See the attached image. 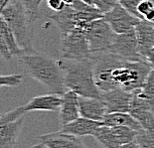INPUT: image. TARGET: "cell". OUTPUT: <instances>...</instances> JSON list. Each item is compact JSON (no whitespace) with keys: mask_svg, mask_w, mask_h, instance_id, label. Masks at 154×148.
Here are the masks:
<instances>
[{"mask_svg":"<svg viewBox=\"0 0 154 148\" xmlns=\"http://www.w3.org/2000/svg\"><path fill=\"white\" fill-rule=\"evenodd\" d=\"M39 141L47 148H88L78 136L62 130L41 135Z\"/></svg>","mask_w":154,"mask_h":148,"instance_id":"obj_13","label":"cell"},{"mask_svg":"<svg viewBox=\"0 0 154 148\" xmlns=\"http://www.w3.org/2000/svg\"><path fill=\"white\" fill-rule=\"evenodd\" d=\"M60 122L62 126L72 122L81 117L79 94L74 91H67L62 94V104L60 107Z\"/></svg>","mask_w":154,"mask_h":148,"instance_id":"obj_14","label":"cell"},{"mask_svg":"<svg viewBox=\"0 0 154 148\" xmlns=\"http://www.w3.org/2000/svg\"><path fill=\"white\" fill-rule=\"evenodd\" d=\"M134 140L136 141V143L138 144L140 148H154V141L144 130L138 131Z\"/></svg>","mask_w":154,"mask_h":148,"instance_id":"obj_27","label":"cell"},{"mask_svg":"<svg viewBox=\"0 0 154 148\" xmlns=\"http://www.w3.org/2000/svg\"><path fill=\"white\" fill-rule=\"evenodd\" d=\"M119 148H140V147L138 146V144L136 143V141L133 140V141H131V142L123 144V145H121Z\"/></svg>","mask_w":154,"mask_h":148,"instance_id":"obj_32","label":"cell"},{"mask_svg":"<svg viewBox=\"0 0 154 148\" xmlns=\"http://www.w3.org/2000/svg\"><path fill=\"white\" fill-rule=\"evenodd\" d=\"M48 7L54 12H60L66 7V4L63 0H47Z\"/></svg>","mask_w":154,"mask_h":148,"instance_id":"obj_29","label":"cell"},{"mask_svg":"<svg viewBox=\"0 0 154 148\" xmlns=\"http://www.w3.org/2000/svg\"><path fill=\"white\" fill-rule=\"evenodd\" d=\"M25 117L0 125V148H13L24 123Z\"/></svg>","mask_w":154,"mask_h":148,"instance_id":"obj_18","label":"cell"},{"mask_svg":"<svg viewBox=\"0 0 154 148\" xmlns=\"http://www.w3.org/2000/svg\"><path fill=\"white\" fill-rule=\"evenodd\" d=\"M10 1H11V0H0V7H1V9L4 8Z\"/></svg>","mask_w":154,"mask_h":148,"instance_id":"obj_33","label":"cell"},{"mask_svg":"<svg viewBox=\"0 0 154 148\" xmlns=\"http://www.w3.org/2000/svg\"><path fill=\"white\" fill-rule=\"evenodd\" d=\"M83 1L97 8L103 14L111 10L119 3L117 0H83Z\"/></svg>","mask_w":154,"mask_h":148,"instance_id":"obj_23","label":"cell"},{"mask_svg":"<svg viewBox=\"0 0 154 148\" xmlns=\"http://www.w3.org/2000/svg\"><path fill=\"white\" fill-rule=\"evenodd\" d=\"M43 0H21L33 23L40 18V4Z\"/></svg>","mask_w":154,"mask_h":148,"instance_id":"obj_22","label":"cell"},{"mask_svg":"<svg viewBox=\"0 0 154 148\" xmlns=\"http://www.w3.org/2000/svg\"><path fill=\"white\" fill-rule=\"evenodd\" d=\"M153 23L146 21L145 19L141 20L139 24L135 27V32L138 39L139 52L145 60V56L148 51L154 47V37H153Z\"/></svg>","mask_w":154,"mask_h":148,"instance_id":"obj_19","label":"cell"},{"mask_svg":"<svg viewBox=\"0 0 154 148\" xmlns=\"http://www.w3.org/2000/svg\"><path fill=\"white\" fill-rule=\"evenodd\" d=\"M65 75L67 90L74 91L80 97L101 98L103 91L100 90L94 79V59L81 60H59Z\"/></svg>","mask_w":154,"mask_h":148,"instance_id":"obj_3","label":"cell"},{"mask_svg":"<svg viewBox=\"0 0 154 148\" xmlns=\"http://www.w3.org/2000/svg\"><path fill=\"white\" fill-rule=\"evenodd\" d=\"M0 17L6 22L20 48L24 52L34 51L33 49V31L30 16L21 2V0H11L0 11Z\"/></svg>","mask_w":154,"mask_h":148,"instance_id":"obj_4","label":"cell"},{"mask_svg":"<svg viewBox=\"0 0 154 148\" xmlns=\"http://www.w3.org/2000/svg\"><path fill=\"white\" fill-rule=\"evenodd\" d=\"M101 17H103V14L100 11H82L74 8L72 5H66L62 11L55 12L51 15L50 19L55 23L63 36L78 28L86 30L87 26L91 21Z\"/></svg>","mask_w":154,"mask_h":148,"instance_id":"obj_5","label":"cell"},{"mask_svg":"<svg viewBox=\"0 0 154 148\" xmlns=\"http://www.w3.org/2000/svg\"><path fill=\"white\" fill-rule=\"evenodd\" d=\"M31 148H47V147H46L43 143H41V142H40L39 144H36V145H33Z\"/></svg>","mask_w":154,"mask_h":148,"instance_id":"obj_34","label":"cell"},{"mask_svg":"<svg viewBox=\"0 0 154 148\" xmlns=\"http://www.w3.org/2000/svg\"><path fill=\"white\" fill-rule=\"evenodd\" d=\"M141 0H117V2L122 6L124 9H126L130 14H132L135 17L144 20V18L140 15L138 12V5Z\"/></svg>","mask_w":154,"mask_h":148,"instance_id":"obj_25","label":"cell"},{"mask_svg":"<svg viewBox=\"0 0 154 148\" xmlns=\"http://www.w3.org/2000/svg\"><path fill=\"white\" fill-rule=\"evenodd\" d=\"M61 55L63 59L68 60L93 59V53L90 49L84 29H75L62 36Z\"/></svg>","mask_w":154,"mask_h":148,"instance_id":"obj_7","label":"cell"},{"mask_svg":"<svg viewBox=\"0 0 154 148\" xmlns=\"http://www.w3.org/2000/svg\"><path fill=\"white\" fill-rule=\"evenodd\" d=\"M63 1L65 2V4L66 5H71V4H73L75 0H63Z\"/></svg>","mask_w":154,"mask_h":148,"instance_id":"obj_35","label":"cell"},{"mask_svg":"<svg viewBox=\"0 0 154 148\" xmlns=\"http://www.w3.org/2000/svg\"><path fill=\"white\" fill-rule=\"evenodd\" d=\"M23 76L20 74L2 75L0 77V85L1 87H18L22 84Z\"/></svg>","mask_w":154,"mask_h":148,"instance_id":"obj_24","label":"cell"},{"mask_svg":"<svg viewBox=\"0 0 154 148\" xmlns=\"http://www.w3.org/2000/svg\"><path fill=\"white\" fill-rule=\"evenodd\" d=\"M22 116H25V113L22 111L21 106L13 108L12 110L7 111L6 113L2 114L1 117H0V125H1V124H5V123L12 122V121H15L19 119V118H21Z\"/></svg>","mask_w":154,"mask_h":148,"instance_id":"obj_26","label":"cell"},{"mask_svg":"<svg viewBox=\"0 0 154 148\" xmlns=\"http://www.w3.org/2000/svg\"><path fill=\"white\" fill-rule=\"evenodd\" d=\"M94 79L104 93L116 88L133 91L141 88L152 68L148 62L126 60L110 52L94 54Z\"/></svg>","mask_w":154,"mask_h":148,"instance_id":"obj_1","label":"cell"},{"mask_svg":"<svg viewBox=\"0 0 154 148\" xmlns=\"http://www.w3.org/2000/svg\"><path fill=\"white\" fill-rule=\"evenodd\" d=\"M109 52L119 55L129 61H145L139 52L138 39L135 29L123 34H116L113 43Z\"/></svg>","mask_w":154,"mask_h":148,"instance_id":"obj_9","label":"cell"},{"mask_svg":"<svg viewBox=\"0 0 154 148\" xmlns=\"http://www.w3.org/2000/svg\"><path fill=\"white\" fill-rule=\"evenodd\" d=\"M144 19H145L146 21L150 22V23H154V7L145 15Z\"/></svg>","mask_w":154,"mask_h":148,"instance_id":"obj_31","label":"cell"},{"mask_svg":"<svg viewBox=\"0 0 154 148\" xmlns=\"http://www.w3.org/2000/svg\"><path fill=\"white\" fill-rule=\"evenodd\" d=\"M140 94L154 110V70H151L143 87L140 88Z\"/></svg>","mask_w":154,"mask_h":148,"instance_id":"obj_21","label":"cell"},{"mask_svg":"<svg viewBox=\"0 0 154 148\" xmlns=\"http://www.w3.org/2000/svg\"><path fill=\"white\" fill-rule=\"evenodd\" d=\"M153 37H154V28H153Z\"/></svg>","mask_w":154,"mask_h":148,"instance_id":"obj_36","label":"cell"},{"mask_svg":"<svg viewBox=\"0 0 154 148\" xmlns=\"http://www.w3.org/2000/svg\"><path fill=\"white\" fill-rule=\"evenodd\" d=\"M80 113L82 117L91 120L103 121L104 116L109 113L106 104L101 98L86 97L79 95Z\"/></svg>","mask_w":154,"mask_h":148,"instance_id":"obj_16","label":"cell"},{"mask_svg":"<svg viewBox=\"0 0 154 148\" xmlns=\"http://www.w3.org/2000/svg\"><path fill=\"white\" fill-rule=\"evenodd\" d=\"M19 63L26 74L43 85L51 94H64L66 93L65 75L60 62L38 52H23L19 56Z\"/></svg>","mask_w":154,"mask_h":148,"instance_id":"obj_2","label":"cell"},{"mask_svg":"<svg viewBox=\"0 0 154 148\" xmlns=\"http://www.w3.org/2000/svg\"><path fill=\"white\" fill-rule=\"evenodd\" d=\"M131 100L132 91H127L120 88L104 91L101 95V100L106 104L109 113H129Z\"/></svg>","mask_w":154,"mask_h":148,"instance_id":"obj_11","label":"cell"},{"mask_svg":"<svg viewBox=\"0 0 154 148\" xmlns=\"http://www.w3.org/2000/svg\"><path fill=\"white\" fill-rule=\"evenodd\" d=\"M103 18L109 23L116 34H123L135 29L141 19L135 17L124 9L119 3L109 12L104 13Z\"/></svg>","mask_w":154,"mask_h":148,"instance_id":"obj_10","label":"cell"},{"mask_svg":"<svg viewBox=\"0 0 154 148\" xmlns=\"http://www.w3.org/2000/svg\"><path fill=\"white\" fill-rule=\"evenodd\" d=\"M22 49L17 43L14 33L6 24V22L0 17V54L6 61H9L17 56L23 54Z\"/></svg>","mask_w":154,"mask_h":148,"instance_id":"obj_12","label":"cell"},{"mask_svg":"<svg viewBox=\"0 0 154 148\" xmlns=\"http://www.w3.org/2000/svg\"><path fill=\"white\" fill-rule=\"evenodd\" d=\"M138 133L126 126L101 125L94 134L97 141L104 148H119L123 144L131 142Z\"/></svg>","mask_w":154,"mask_h":148,"instance_id":"obj_8","label":"cell"},{"mask_svg":"<svg viewBox=\"0 0 154 148\" xmlns=\"http://www.w3.org/2000/svg\"><path fill=\"white\" fill-rule=\"evenodd\" d=\"M101 125H103V121L91 120V119H88V118H85L81 116V117H79L78 119L72 121V122L66 124V125L62 126L61 130L66 133L76 135L78 137L87 136V135L94 136L96 131L99 129Z\"/></svg>","mask_w":154,"mask_h":148,"instance_id":"obj_17","label":"cell"},{"mask_svg":"<svg viewBox=\"0 0 154 148\" xmlns=\"http://www.w3.org/2000/svg\"><path fill=\"white\" fill-rule=\"evenodd\" d=\"M85 34L93 56L109 52L116 37V33L103 17L91 21L87 26Z\"/></svg>","mask_w":154,"mask_h":148,"instance_id":"obj_6","label":"cell"},{"mask_svg":"<svg viewBox=\"0 0 154 148\" xmlns=\"http://www.w3.org/2000/svg\"><path fill=\"white\" fill-rule=\"evenodd\" d=\"M145 61L148 62V63L150 64V66H151L152 70H154V47L150 49V50L148 51V53L146 54Z\"/></svg>","mask_w":154,"mask_h":148,"instance_id":"obj_30","label":"cell"},{"mask_svg":"<svg viewBox=\"0 0 154 148\" xmlns=\"http://www.w3.org/2000/svg\"><path fill=\"white\" fill-rule=\"evenodd\" d=\"M103 125L107 126H126L133 130L141 131L143 128L139 121L129 113H107L103 120Z\"/></svg>","mask_w":154,"mask_h":148,"instance_id":"obj_20","label":"cell"},{"mask_svg":"<svg viewBox=\"0 0 154 148\" xmlns=\"http://www.w3.org/2000/svg\"><path fill=\"white\" fill-rule=\"evenodd\" d=\"M154 7V3L151 0H141L138 5V12L144 18L145 15Z\"/></svg>","mask_w":154,"mask_h":148,"instance_id":"obj_28","label":"cell"},{"mask_svg":"<svg viewBox=\"0 0 154 148\" xmlns=\"http://www.w3.org/2000/svg\"><path fill=\"white\" fill-rule=\"evenodd\" d=\"M62 97L60 94H49L33 97L27 103L21 106L25 114L30 111H56L60 110Z\"/></svg>","mask_w":154,"mask_h":148,"instance_id":"obj_15","label":"cell"}]
</instances>
